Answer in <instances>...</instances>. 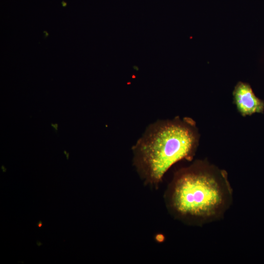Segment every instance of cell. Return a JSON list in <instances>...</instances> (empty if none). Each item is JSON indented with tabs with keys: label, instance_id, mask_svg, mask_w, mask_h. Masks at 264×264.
Here are the masks:
<instances>
[{
	"label": "cell",
	"instance_id": "6da1fadb",
	"mask_svg": "<svg viewBox=\"0 0 264 264\" xmlns=\"http://www.w3.org/2000/svg\"><path fill=\"white\" fill-rule=\"evenodd\" d=\"M199 139L191 118L157 120L147 127L133 146V164L145 182L157 185L172 165L192 159Z\"/></svg>",
	"mask_w": 264,
	"mask_h": 264
},
{
	"label": "cell",
	"instance_id": "7a4b0ae2",
	"mask_svg": "<svg viewBox=\"0 0 264 264\" xmlns=\"http://www.w3.org/2000/svg\"><path fill=\"white\" fill-rule=\"evenodd\" d=\"M230 196L226 173L198 161L176 173L168 201L172 210L180 217L208 219L225 209Z\"/></svg>",
	"mask_w": 264,
	"mask_h": 264
},
{
	"label": "cell",
	"instance_id": "3957f363",
	"mask_svg": "<svg viewBox=\"0 0 264 264\" xmlns=\"http://www.w3.org/2000/svg\"><path fill=\"white\" fill-rule=\"evenodd\" d=\"M233 95L234 104L243 116L263 112L264 102L255 96L248 84L239 82L234 88Z\"/></svg>",
	"mask_w": 264,
	"mask_h": 264
},
{
	"label": "cell",
	"instance_id": "277c9868",
	"mask_svg": "<svg viewBox=\"0 0 264 264\" xmlns=\"http://www.w3.org/2000/svg\"><path fill=\"white\" fill-rule=\"evenodd\" d=\"M51 125L52 127V128H53V129L54 130V131H55V132H57V130H58V124L51 123Z\"/></svg>",
	"mask_w": 264,
	"mask_h": 264
},
{
	"label": "cell",
	"instance_id": "5b68a950",
	"mask_svg": "<svg viewBox=\"0 0 264 264\" xmlns=\"http://www.w3.org/2000/svg\"><path fill=\"white\" fill-rule=\"evenodd\" d=\"M37 226H38V227H42V222L41 220H40V221L38 222V224H37Z\"/></svg>",
	"mask_w": 264,
	"mask_h": 264
},
{
	"label": "cell",
	"instance_id": "8992f818",
	"mask_svg": "<svg viewBox=\"0 0 264 264\" xmlns=\"http://www.w3.org/2000/svg\"><path fill=\"white\" fill-rule=\"evenodd\" d=\"M64 154L66 155V159H68L69 158V153H66V151H64Z\"/></svg>",
	"mask_w": 264,
	"mask_h": 264
},
{
	"label": "cell",
	"instance_id": "52a82bcc",
	"mask_svg": "<svg viewBox=\"0 0 264 264\" xmlns=\"http://www.w3.org/2000/svg\"><path fill=\"white\" fill-rule=\"evenodd\" d=\"M1 168L3 172H5L6 171V169L5 168V167L3 165H2L1 166Z\"/></svg>",
	"mask_w": 264,
	"mask_h": 264
}]
</instances>
